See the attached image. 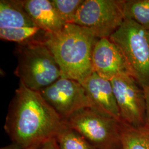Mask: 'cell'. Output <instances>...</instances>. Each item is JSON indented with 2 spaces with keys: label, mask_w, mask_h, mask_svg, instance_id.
Masks as SVG:
<instances>
[{
  "label": "cell",
  "mask_w": 149,
  "mask_h": 149,
  "mask_svg": "<svg viewBox=\"0 0 149 149\" xmlns=\"http://www.w3.org/2000/svg\"><path fill=\"white\" fill-rule=\"evenodd\" d=\"M111 82L121 120L135 127L146 125V104L143 88L127 73L115 76Z\"/></svg>",
  "instance_id": "obj_8"
},
{
  "label": "cell",
  "mask_w": 149,
  "mask_h": 149,
  "mask_svg": "<svg viewBox=\"0 0 149 149\" xmlns=\"http://www.w3.org/2000/svg\"><path fill=\"white\" fill-rule=\"evenodd\" d=\"M41 144V143H40ZM40 144H36V145H32L31 146L29 147V148H27L26 149H38L39 145H40Z\"/></svg>",
  "instance_id": "obj_20"
},
{
  "label": "cell",
  "mask_w": 149,
  "mask_h": 149,
  "mask_svg": "<svg viewBox=\"0 0 149 149\" xmlns=\"http://www.w3.org/2000/svg\"><path fill=\"white\" fill-rule=\"evenodd\" d=\"M109 38L121 52L130 74L141 87H149V31L125 19Z\"/></svg>",
  "instance_id": "obj_4"
},
{
  "label": "cell",
  "mask_w": 149,
  "mask_h": 149,
  "mask_svg": "<svg viewBox=\"0 0 149 149\" xmlns=\"http://www.w3.org/2000/svg\"><path fill=\"white\" fill-rule=\"evenodd\" d=\"M92 64L94 72L109 81L118 74H130L119 49L108 38L98 39L96 42L92 52Z\"/></svg>",
  "instance_id": "obj_10"
},
{
  "label": "cell",
  "mask_w": 149,
  "mask_h": 149,
  "mask_svg": "<svg viewBox=\"0 0 149 149\" xmlns=\"http://www.w3.org/2000/svg\"><path fill=\"white\" fill-rule=\"evenodd\" d=\"M124 17L149 31V0H125Z\"/></svg>",
  "instance_id": "obj_14"
},
{
  "label": "cell",
  "mask_w": 149,
  "mask_h": 149,
  "mask_svg": "<svg viewBox=\"0 0 149 149\" xmlns=\"http://www.w3.org/2000/svg\"><path fill=\"white\" fill-rule=\"evenodd\" d=\"M96 149H121L120 121L91 107L82 108L65 120Z\"/></svg>",
  "instance_id": "obj_5"
},
{
  "label": "cell",
  "mask_w": 149,
  "mask_h": 149,
  "mask_svg": "<svg viewBox=\"0 0 149 149\" xmlns=\"http://www.w3.org/2000/svg\"><path fill=\"white\" fill-rule=\"evenodd\" d=\"M1 149H24L19 144L12 142V144H9L4 147L1 148Z\"/></svg>",
  "instance_id": "obj_19"
},
{
  "label": "cell",
  "mask_w": 149,
  "mask_h": 149,
  "mask_svg": "<svg viewBox=\"0 0 149 149\" xmlns=\"http://www.w3.org/2000/svg\"><path fill=\"white\" fill-rule=\"evenodd\" d=\"M81 84L85 90L93 108L107 116L122 120L111 81L102 77L93 71Z\"/></svg>",
  "instance_id": "obj_11"
},
{
  "label": "cell",
  "mask_w": 149,
  "mask_h": 149,
  "mask_svg": "<svg viewBox=\"0 0 149 149\" xmlns=\"http://www.w3.org/2000/svg\"><path fill=\"white\" fill-rule=\"evenodd\" d=\"M121 149H149V127H135L120 121Z\"/></svg>",
  "instance_id": "obj_13"
},
{
  "label": "cell",
  "mask_w": 149,
  "mask_h": 149,
  "mask_svg": "<svg viewBox=\"0 0 149 149\" xmlns=\"http://www.w3.org/2000/svg\"><path fill=\"white\" fill-rule=\"evenodd\" d=\"M99 38L89 29L68 23L50 33L45 42L59 65L62 76L82 82L93 72L92 56Z\"/></svg>",
  "instance_id": "obj_2"
},
{
  "label": "cell",
  "mask_w": 149,
  "mask_h": 149,
  "mask_svg": "<svg viewBox=\"0 0 149 149\" xmlns=\"http://www.w3.org/2000/svg\"><path fill=\"white\" fill-rule=\"evenodd\" d=\"M40 92L44 100L65 120L82 108H93L80 82L63 76Z\"/></svg>",
  "instance_id": "obj_9"
},
{
  "label": "cell",
  "mask_w": 149,
  "mask_h": 149,
  "mask_svg": "<svg viewBox=\"0 0 149 149\" xmlns=\"http://www.w3.org/2000/svg\"><path fill=\"white\" fill-rule=\"evenodd\" d=\"M14 74L28 88L42 90L62 76L59 65L44 43L17 44Z\"/></svg>",
  "instance_id": "obj_3"
},
{
  "label": "cell",
  "mask_w": 149,
  "mask_h": 149,
  "mask_svg": "<svg viewBox=\"0 0 149 149\" xmlns=\"http://www.w3.org/2000/svg\"><path fill=\"white\" fill-rule=\"evenodd\" d=\"M55 138L59 149H96L82 135L67 124L59 132Z\"/></svg>",
  "instance_id": "obj_15"
},
{
  "label": "cell",
  "mask_w": 149,
  "mask_h": 149,
  "mask_svg": "<svg viewBox=\"0 0 149 149\" xmlns=\"http://www.w3.org/2000/svg\"><path fill=\"white\" fill-rule=\"evenodd\" d=\"M145 92V95L146 97V123L149 127V87H142Z\"/></svg>",
  "instance_id": "obj_18"
},
{
  "label": "cell",
  "mask_w": 149,
  "mask_h": 149,
  "mask_svg": "<svg viewBox=\"0 0 149 149\" xmlns=\"http://www.w3.org/2000/svg\"><path fill=\"white\" fill-rule=\"evenodd\" d=\"M84 0H52L61 19L65 24L72 23L77 11Z\"/></svg>",
  "instance_id": "obj_16"
},
{
  "label": "cell",
  "mask_w": 149,
  "mask_h": 149,
  "mask_svg": "<svg viewBox=\"0 0 149 149\" xmlns=\"http://www.w3.org/2000/svg\"><path fill=\"white\" fill-rule=\"evenodd\" d=\"M50 33L38 27L21 0L0 1V38L17 44L45 43Z\"/></svg>",
  "instance_id": "obj_7"
},
{
  "label": "cell",
  "mask_w": 149,
  "mask_h": 149,
  "mask_svg": "<svg viewBox=\"0 0 149 149\" xmlns=\"http://www.w3.org/2000/svg\"><path fill=\"white\" fill-rule=\"evenodd\" d=\"M38 149H59L55 137L49 139L42 142Z\"/></svg>",
  "instance_id": "obj_17"
},
{
  "label": "cell",
  "mask_w": 149,
  "mask_h": 149,
  "mask_svg": "<svg viewBox=\"0 0 149 149\" xmlns=\"http://www.w3.org/2000/svg\"><path fill=\"white\" fill-rule=\"evenodd\" d=\"M66 125L40 92L19 82L11 101L4 128L12 141L23 149L56 137Z\"/></svg>",
  "instance_id": "obj_1"
},
{
  "label": "cell",
  "mask_w": 149,
  "mask_h": 149,
  "mask_svg": "<svg viewBox=\"0 0 149 149\" xmlns=\"http://www.w3.org/2000/svg\"><path fill=\"white\" fill-rule=\"evenodd\" d=\"M125 0H84L73 23L89 29L96 37L109 38L125 21Z\"/></svg>",
  "instance_id": "obj_6"
},
{
  "label": "cell",
  "mask_w": 149,
  "mask_h": 149,
  "mask_svg": "<svg viewBox=\"0 0 149 149\" xmlns=\"http://www.w3.org/2000/svg\"><path fill=\"white\" fill-rule=\"evenodd\" d=\"M22 2L36 25L49 33L59 32L66 24L55 8L52 0H22Z\"/></svg>",
  "instance_id": "obj_12"
}]
</instances>
